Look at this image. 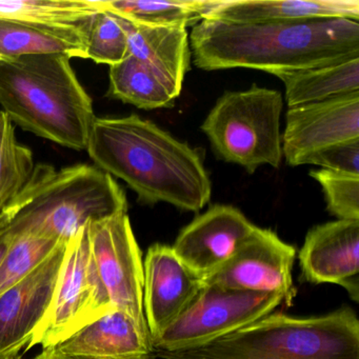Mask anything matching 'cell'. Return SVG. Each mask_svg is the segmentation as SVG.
I'll return each instance as SVG.
<instances>
[{"label": "cell", "instance_id": "obj_9", "mask_svg": "<svg viewBox=\"0 0 359 359\" xmlns=\"http://www.w3.org/2000/svg\"><path fill=\"white\" fill-rule=\"evenodd\" d=\"M89 234L94 262L111 304L131 315L149 333L142 304L144 262L127 212L90 222Z\"/></svg>", "mask_w": 359, "mask_h": 359}, {"label": "cell", "instance_id": "obj_15", "mask_svg": "<svg viewBox=\"0 0 359 359\" xmlns=\"http://www.w3.org/2000/svg\"><path fill=\"white\" fill-rule=\"evenodd\" d=\"M302 279L344 287L359 299V220H335L311 229L299 252Z\"/></svg>", "mask_w": 359, "mask_h": 359}, {"label": "cell", "instance_id": "obj_31", "mask_svg": "<svg viewBox=\"0 0 359 359\" xmlns=\"http://www.w3.org/2000/svg\"><path fill=\"white\" fill-rule=\"evenodd\" d=\"M8 359H22V355L18 354V355H16V356L11 357V358H8Z\"/></svg>", "mask_w": 359, "mask_h": 359}, {"label": "cell", "instance_id": "obj_12", "mask_svg": "<svg viewBox=\"0 0 359 359\" xmlns=\"http://www.w3.org/2000/svg\"><path fill=\"white\" fill-rule=\"evenodd\" d=\"M255 229L236 208L216 205L182 229L172 249L203 281L231 259Z\"/></svg>", "mask_w": 359, "mask_h": 359}, {"label": "cell", "instance_id": "obj_21", "mask_svg": "<svg viewBox=\"0 0 359 359\" xmlns=\"http://www.w3.org/2000/svg\"><path fill=\"white\" fill-rule=\"evenodd\" d=\"M108 95L144 110L169 108L177 98L154 71L130 54L110 67Z\"/></svg>", "mask_w": 359, "mask_h": 359}, {"label": "cell", "instance_id": "obj_6", "mask_svg": "<svg viewBox=\"0 0 359 359\" xmlns=\"http://www.w3.org/2000/svg\"><path fill=\"white\" fill-rule=\"evenodd\" d=\"M280 92L253 85L226 92L208 114L201 130L214 152L226 163L254 173L258 167L278 168L283 161Z\"/></svg>", "mask_w": 359, "mask_h": 359}, {"label": "cell", "instance_id": "obj_11", "mask_svg": "<svg viewBox=\"0 0 359 359\" xmlns=\"http://www.w3.org/2000/svg\"><path fill=\"white\" fill-rule=\"evenodd\" d=\"M354 140H359V92L289 108L283 156L296 167L314 151Z\"/></svg>", "mask_w": 359, "mask_h": 359}, {"label": "cell", "instance_id": "obj_28", "mask_svg": "<svg viewBox=\"0 0 359 359\" xmlns=\"http://www.w3.org/2000/svg\"><path fill=\"white\" fill-rule=\"evenodd\" d=\"M319 165L329 171L359 176V140L331 144L300 159L298 165Z\"/></svg>", "mask_w": 359, "mask_h": 359}, {"label": "cell", "instance_id": "obj_8", "mask_svg": "<svg viewBox=\"0 0 359 359\" xmlns=\"http://www.w3.org/2000/svg\"><path fill=\"white\" fill-rule=\"evenodd\" d=\"M276 294L231 291L203 283L186 310L152 340L153 350L180 354L209 346L274 312Z\"/></svg>", "mask_w": 359, "mask_h": 359}, {"label": "cell", "instance_id": "obj_26", "mask_svg": "<svg viewBox=\"0 0 359 359\" xmlns=\"http://www.w3.org/2000/svg\"><path fill=\"white\" fill-rule=\"evenodd\" d=\"M128 55V36L121 18L100 10L92 18L88 31L87 60L114 66Z\"/></svg>", "mask_w": 359, "mask_h": 359}, {"label": "cell", "instance_id": "obj_17", "mask_svg": "<svg viewBox=\"0 0 359 359\" xmlns=\"http://www.w3.org/2000/svg\"><path fill=\"white\" fill-rule=\"evenodd\" d=\"M203 20L234 24L348 20L358 22V0H217Z\"/></svg>", "mask_w": 359, "mask_h": 359}, {"label": "cell", "instance_id": "obj_30", "mask_svg": "<svg viewBox=\"0 0 359 359\" xmlns=\"http://www.w3.org/2000/svg\"><path fill=\"white\" fill-rule=\"evenodd\" d=\"M11 243L5 237L0 236V264L3 262L4 258H5L6 254H7L8 250H9Z\"/></svg>", "mask_w": 359, "mask_h": 359}, {"label": "cell", "instance_id": "obj_20", "mask_svg": "<svg viewBox=\"0 0 359 359\" xmlns=\"http://www.w3.org/2000/svg\"><path fill=\"white\" fill-rule=\"evenodd\" d=\"M285 89L289 108L359 92V57L318 68L274 73Z\"/></svg>", "mask_w": 359, "mask_h": 359}, {"label": "cell", "instance_id": "obj_16", "mask_svg": "<svg viewBox=\"0 0 359 359\" xmlns=\"http://www.w3.org/2000/svg\"><path fill=\"white\" fill-rule=\"evenodd\" d=\"M54 348L74 358L153 359L150 335L119 309H113Z\"/></svg>", "mask_w": 359, "mask_h": 359}, {"label": "cell", "instance_id": "obj_23", "mask_svg": "<svg viewBox=\"0 0 359 359\" xmlns=\"http://www.w3.org/2000/svg\"><path fill=\"white\" fill-rule=\"evenodd\" d=\"M100 10L95 0H0V20L85 30Z\"/></svg>", "mask_w": 359, "mask_h": 359}, {"label": "cell", "instance_id": "obj_4", "mask_svg": "<svg viewBox=\"0 0 359 359\" xmlns=\"http://www.w3.org/2000/svg\"><path fill=\"white\" fill-rule=\"evenodd\" d=\"M70 60L62 54L0 58V106L25 131L83 151L96 117Z\"/></svg>", "mask_w": 359, "mask_h": 359}, {"label": "cell", "instance_id": "obj_1", "mask_svg": "<svg viewBox=\"0 0 359 359\" xmlns=\"http://www.w3.org/2000/svg\"><path fill=\"white\" fill-rule=\"evenodd\" d=\"M98 169L123 180L144 205L198 212L212 184L196 150L136 114L95 118L87 144Z\"/></svg>", "mask_w": 359, "mask_h": 359}, {"label": "cell", "instance_id": "obj_3", "mask_svg": "<svg viewBox=\"0 0 359 359\" xmlns=\"http://www.w3.org/2000/svg\"><path fill=\"white\" fill-rule=\"evenodd\" d=\"M128 211L116 180L96 165L79 163L57 170L37 163L24 188L0 211V236L68 243L90 222Z\"/></svg>", "mask_w": 359, "mask_h": 359}, {"label": "cell", "instance_id": "obj_27", "mask_svg": "<svg viewBox=\"0 0 359 359\" xmlns=\"http://www.w3.org/2000/svg\"><path fill=\"white\" fill-rule=\"evenodd\" d=\"M323 189L327 209L339 220H359V176L321 169L311 171Z\"/></svg>", "mask_w": 359, "mask_h": 359}, {"label": "cell", "instance_id": "obj_25", "mask_svg": "<svg viewBox=\"0 0 359 359\" xmlns=\"http://www.w3.org/2000/svg\"><path fill=\"white\" fill-rule=\"evenodd\" d=\"M64 243H67L35 236L12 241L0 264V296L24 280Z\"/></svg>", "mask_w": 359, "mask_h": 359}, {"label": "cell", "instance_id": "obj_7", "mask_svg": "<svg viewBox=\"0 0 359 359\" xmlns=\"http://www.w3.org/2000/svg\"><path fill=\"white\" fill-rule=\"evenodd\" d=\"M90 222L67 243L53 297L26 351L54 348L115 309L94 262Z\"/></svg>", "mask_w": 359, "mask_h": 359}, {"label": "cell", "instance_id": "obj_2", "mask_svg": "<svg viewBox=\"0 0 359 359\" xmlns=\"http://www.w3.org/2000/svg\"><path fill=\"white\" fill-rule=\"evenodd\" d=\"M197 68H245L274 74L359 57V24L348 20L234 24L203 20L193 27Z\"/></svg>", "mask_w": 359, "mask_h": 359}, {"label": "cell", "instance_id": "obj_18", "mask_svg": "<svg viewBox=\"0 0 359 359\" xmlns=\"http://www.w3.org/2000/svg\"><path fill=\"white\" fill-rule=\"evenodd\" d=\"M119 18L127 33L128 54L154 71L178 97L190 68V41L187 29L146 26Z\"/></svg>", "mask_w": 359, "mask_h": 359}, {"label": "cell", "instance_id": "obj_19", "mask_svg": "<svg viewBox=\"0 0 359 359\" xmlns=\"http://www.w3.org/2000/svg\"><path fill=\"white\" fill-rule=\"evenodd\" d=\"M88 31L0 20V58L62 54L87 60Z\"/></svg>", "mask_w": 359, "mask_h": 359}, {"label": "cell", "instance_id": "obj_22", "mask_svg": "<svg viewBox=\"0 0 359 359\" xmlns=\"http://www.w3.org/2000/svg\"><path fill=\"white\" fill-rule=\"evenodd\" d=\"M217 0H108L100 7L134 24L156 27H194L205 18Z\"/></svg>", "mask_w": 359, "mask_h": 359}, {"label": "cell", "instance_id": "obj_5", "mask_svg": "<svg viewBox=\"0 0 359 359\" xmlns=\"http://www.w3.org/2000/svg\"><path fill=\"white\" fill-rule=\"evenodd\" d=\"M195 359H359V320L348 306L295 317L271 313L209 346L180 354Z\"/></svg>", "mask_w": 359, "mask_h": 359}, {"label": "cell", "instance_id": "obj_14", "mask_svg": "<svg viewBox=\"0 0 359 359\" xmlns=\"http://www.w3.org/2000/svg\"><path fill=\"white\" fill-rule=\"evenodd\" d=\"M193 273L169 245L155 243L144 262V318L151 342L156 339L196 297L203 287Z\"/></svg>", "mask_w": 359, "mask_h": 359}, {"label": "cell", "instance_id": "obj_29", "mask_svg": "<svg viewBox=\"0 0 359 359\" xmlns=\"http://www.w3.org/2000/svg\"><path fill=\"white\" fill-rule=\"evenodd\" d=\"M33 359H81L74 358V357L65 356V355L60 354L56 348H47V350H43L41 354L37 355Z\"/></svg>", "mask_w": 359, "mask_h": 359}, {"label": "cell", "instance_id": "obj_13", "mask_svg": "<svg viewBox=\"0 0 359 359\" xmlns=\"http://www.w3.org/2000/svg\"><path fill=\"white\" fill-rule=\"evenodd\" d=\"M67 243L0 296V359L16 356L30 342L53 297Z\"/></svg>", "mask_w": 359, "mask_h": 359}, {"label": "cell", "instance_id": "obj_32", "mask_svg": "<svg viewBox=\"0 0 359 359\" xmlns=\"http://www.w3.org/2000/svg\"><path fill=\"white\" fill-rule=\"evenodd\" d=\"M165 358L168 359H195V358H175V357L165 356Z\"/></svg>", "mask_w": 359, "mask_h": 359}, {"label": "cell", "instance_id": "obj_24", "mask_svg": "<svg viewBox=\"0 0 359 359\" xmlns=\"http://www.w3.org/2000/svg\"><path fill=\"white\" fill-rule=\"evenodd\" d=\"M34 167L32 151L18 142L13 123L0 111V211L24 188Z\"/></svg>", "mask_w": 359, "mask_h": 359}, {"label": "cell", "instance_id": "obj_10", "mask_svg": "<svg viewBox=\"0 0 359 359\" xmlns=\"http://www.w3.org/2000/svg\"><path fill=\"white\" fill-rule=\"evenodd\" d=\"M296 249L270 229L256 226L234 255L203 283L231 291L276 294L290 306L295 297L292 269Z\"/></svg>", "mask_w": 359, "mask_h": 359}]
</instances>
